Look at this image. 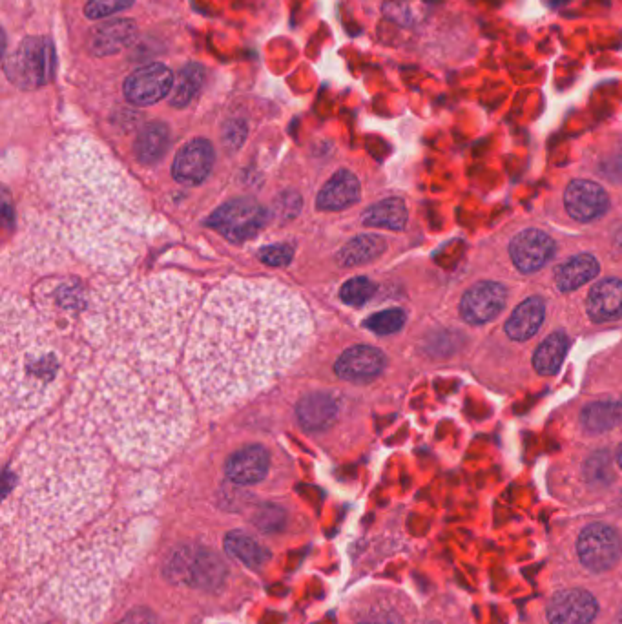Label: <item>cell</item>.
<instances>
[{"label":"cell","instance_id":"29","mask_svg":"<svg viewBox=\"0 0 622 624\" xmlns=\"http://www.w3.org/2000/svg\"><path fill=\"white\" fill-rule=\"evenodd\" d=\"M566 353H568V338H566V334H551L539 345L537 353L533 356V365L539 371V375H555L559 371L562 362H564Z\"/></svg>","mask_w":622,"mask_h":624},{"label":"cell","instance_id":"12","mask_svg":"<svg viewBox=\"0 0 622 624\" xmlns=\"http://www.w3.org/2000/svg\"><path fill=\"white\" fill-rule=\"evenodd\" d=\"M508 291L497 281H482L464 294L460 312L469 323H488L495 320L506 305Z\"/></svg>","mask_w":622,"mask_h":624},{"label":"cell","instance_id":"41","mask_svg":"<svg viewBox=\"0 0 622 624\" xmlns=\"http://www.w3.org/2000/svg\"><path fill=\"white\" fill-rule=\"evenodd\" d=\"M619 413H621V422H622V400L619 402Z\"/></svg>","mask_w":622,"mask_h":624},{"label":"cell","instance_id":"34","mask_svg":"<svg viewBox=\"0 0 622 624\" xmlns=\"http://www.w3.org/2000/svg\"><path fill=\"white\" fill-rule=\"evenodd\" d=\"M134 2L135 0H88L84 6V15L92 21H99L128 10Z\"/></svg>","mask_w":622,"mask_h":624},{"label":"cell","instance_id":"42","mask_svg":"<svg viewBox=\"0 0 622 624\" xmlns=\"http://www.w3.org/2000/svg\"><path fill=\"white\" fill-rule=\"evenodd\" d=\"M433 624H436V623H433Z\"/></svg>","mask_w":622,"mask_h":624},{"label":"cell","instance_id":"19","mask_svg":"<svg viewBox=\"0 0 622 624\" xmlns=\"http://www.w3.org/2000/svg\"><path fill=\"white\" fill-rule=\"evenodd\" d=\"M296 413L303 429L322 431L334 424L338 416V402L329 393H311L301 398Z\"/></svg>","mask_w":622,"mask_h":624},{"label":"cell","instance_id":"38","mask_svg":"<svg viewBox=\"0 0 622 624\" xmlns=\"http://www.w3.org/2000/svg\"><path fill=\"white\" fill-rule=\"evenodd\" d=\"M358 624H402V621L394 612H373L363 617Z\"/></svg>","mask_w":622,"mask_h":624},{"label":"cell","instance_id":"24","mask_svg":"<svg viewBox=\"0 0 622 624\" xmlns=\"http://www.w3.org/2000/svg\"><path fill=\"white\" fill-rule=\"evenodd\" d=\"M599 274V263L591 254H579L564 265H560L555 272V283L559 291L571 292L582 287L584 283L593 280Z\"/></svg>","mask_w":622,"mask_h":624},{"label":"cell","instance_id":"13","mask_svg":"<svg viewBox=\"0 0 622 624\" xmlns=\"http://www.w3.org/2000/svg\"><path fill=\"white\" fill-rule=\"evenodd\" d=\"M216 152L207 139H194L177 152L172 174L183 185H199L214 167Z\"/></svg>","mask_w":622,"mask_h":624},{"label":"cell","instance_id":"14","mask_svg":"<svg viewBox=\"0 0 622 624\" xmlns=\"http://www.w3.org/2000/svg\"><path fill=\"white\" fill-rule=\"evenodd\" d=\"M509 252L520 271L535 272L542 269L555 254V241L542 230L528 229L513 238Z\"/></svg>","mask_w":622,"mask_h":624},{"label":"cell","instance_id":"27","mask_svg":"<svg viewBox=\"0 0 622 624\" xmlns=\"http://www.w3.org/2000/svg\"><path fill=\"white\" fill-rule=\"evenodd\" d=\"M363 223L380 229L402 230L407 223V207L402 199H384L363 214Z\"/></svg>","mask_w":622,"mask_h":624},{"label":"cell","instance_id":"8","mask_svg":"<svg viewBox=\"0 0 622 624\" xmlns=\"http://www.w3.org/2000/svg\"><path fill=\"white\" fill-rule=\"evenodd\" d=\"M168 575L179 584L194 588H214L223 583L227 566L218 555L203 548L177 550L168 562Z\"/></svg>","mask_w":622,"mask_h":624},{"label":"cell","instance_id":"32","mask_svg":"<svg viewBox=\"0 0 622 624\" xmlns=\"http://www.w3.org/2000/svg\"><path fill=\"white\" fill-rule=\"evenodd\" d=\"M405 323V312L400 309L378 312L365 320V327L376 334L398 333Z\"/></svg>","mask_w":622,"mask_h":624},{"label":"cell","instance_id":"6","mask_svg":"<svg viewBox=\"0 0 622 624\" xmlns=\"http://www.w3.org/2000/svg\"><path fill=\"white\" fill-rule=\"evenodd\" d=\"M0 375V429L6 442L44 415L63 385V356L44 316L10 292L0 309Z\"/></svg>","mask_w":622,"mask_h":624},{"label":"cell","instance_id":"37","mask_svg":"<svg viewBox=\"0 0 622 624\" xmlns=\"http://www.w3.org/2000/svg\"><path fill=\"white\" fill-rule=\"evenodd\" d=\"M258 528L265 531H276L283 524V511L280 508H265L258 515Z\"/></svg>","mask_w":622,"mask_h":624},{"label":"cell","instance_id":"1","mask_svg":"<svg viewBox=\"0 0 622 624\" xmlns=\"http://www.w3.org/2000/svg\"><path fill=\"white\" fill-rule=\"evenodd\" d=\"M150 216L134 179L103 148L72 139L35 172L22 214V260L33 267L79 261L123 274L145 247Z\"/></svg>","mask_w":622,"mask_h":624},{"label":"cell","instance_id":"9","mask_svg":"<svg viewBox=\"0 0 622 624\" xmlns=\"http://www.w3.org/2000/svg\"><path fill=\"white\" fill-rule=\"evenodd\" d=\"M267 221V210L254 199H234L219 207L210 218L208 227L219 230L230 241L249 240L260 232Z\"/></svg>","mask_w":622,"mask_h":624},{"label":"cell","instance_id":"7","mask_svg":"<svg viewBox=\"0 0 622 624\" xmlns=\"http://www.w3.org/2000/svg\"><path fill=\"white\" fill-rule=\"evenodd\" d=\"M4 70L11 83L22 90L41 88L52 79L55 70L52 42L42 37L24 39L6 61Z\"/></svg>","mask_w":622,"mask_h":624},{"label":"cell","instance_id":"17","mask_svg":"<svg viewBox=\"0 0 622 624\" xmlns=\"http://www.w3.org/2000/svg\"><path fill=\"white\" fill-rule=\"evenodd\" d=\"M385 356L369 345H356L347 349L334 365L336 375L349 382H365L384 371Z\"/></svg>","mask_w":622,"mask_h":624},{"label":"cell","instance_id":"35","mask_svg":"<svg viewBox=\"0 0 622 624\" xmlns=\"http://www.w3.org/2000/svg\"><path fill=\"white\" fill-rule=\"evenodd\" d=\"M247 132H249V128H247V123L243 119H232L225 126V130H223V141H225L227 148L236 150V148L243 145Z\"/></svg>","mask_w":622,"mask_h":624},{"label":"cell","instance_id":"4","mask_svg":"<svg viewBox=\"0 0 622 624\" xmlns=\"http://www.w3.org/2000/svg\"><path fill=\"white\" fill-rule=\"evenodd\" d=\"M64 413L134 466L176 455L196 424L187 391L170 371L117 360L84 365Z\"/></svg>","mask_w":622,"mask_h":624},{"label":"cell","instance_id":"22","mask_svg":"<svg viewBox=\"0 0 622 624\" xmlns=\"http://www.w3.org/2000/svg\"><path fill=\"white\" fill-rule=\"evenodd\" d=\"M546 305L542 298H528L526 302L520 303L519 307L509 316L506 323V333L511 340L526 342L539 333L540 325L544 322Z\"/></svg>","mask_w":622,"mask_h":624},{"label":"cell","instance_id":"36","mask_svg":"<svg viewBox=\"0 0 622 624\" xmlns=\"http://www.w3.org/2000/svg\"><path fill=\"white\" fill-rule=\"evenodd\" d=\"M261 260L272 267H285L292 261V250L285 245H272L261 250Z\"/></svg>","mask_w":622,"mask_h":624},{"label":"cell","instance_id":"33","mask_svg":"<svg viewBox=\"0 0 622 624\" xmlns=\"http://www.w3.org/2000/svg\"><path fill=\"white\" fill-rule=\"evenodd\" d=\"M374 292H376V287L373 281L367 278H353L343 285L340 296H342L343 303L360 307L373 298Z\"/></svg>","mask_w":622,"mask_h":624},{"label":"cell","instance_id":"21","mask_svg":"<svg viewBox=\"0 0 622 624\" xmlns=\"http://www.w3.org/2000/svg\"><path fill=\"white\" fill-rule=\"evenodd\" d=\"M135 22L130 19H115L104 22L92 35V52L95 55H114L123 52L135 39Z\"/></svg>","mask_w":622,"mask_h":624},{"label":"cell","instance_id":"25","mask_svg":"<svg viewBox=\"0 0 622 624\" xmlns=\"http://www.w3.org/2000/svg\"><path fill=\"white\" fill-rule=\"evenodd\" d=\"M168 146H170L168 126L159 121L148 123L135 139V156L145 165H154L165 156Z\"/></svg>","mask_w":622,"mask_h":624},{"label":"cell","instance_id":"28","mask_svg":"<svg viewBox=\"0 0 622 624\" xmlns=\"http://www.w3.org/2000/svg\"><path fill=\"white\" fill-rule=\"evenodd\" d=\"M203 83H205V68L201 64L190 63L183 66V70L177 73L176 83L170 94V104L176 108H185L196 99Z\"/></svg>","mask_w":622,"mask_h":624},{"label":"cell","instance_id":"15","mask_svg":"<svg viewBox=\"0 0 622 624\" xmlns=\"http://www.w3.org/2000/svg\"><path fill=\"white\" fill-rule=\"evenodd\" d=\"M595 615V597L579 588L557 593L548 606V619L551 624H590Z\"/></svg>","mask_w":622,"mask_h":624},{"label":"cell","instance_id":"5","mask_svg":"<svg viewBox=\"0 0 622 624\" xmlns=\"http://www.w3.org/2000/svg\"><path fill=\"white\" fill-rule=\"evenodd\" d=\"M197 303V283L177 272L104 285L88 305V345L103 360L170 371Z\"/></svg>","mask_w":622,"mask_h":624},{"label":"cell","instance_id":"40","mask_svg":"<svg viewBox=\"0 0 622 624\" xmlns=\"http://www.w3.org/2000/svg\"><path fill=\"white\" fill-rule=\"evenodd\" d=\"M617 458H619V464H621V468H622V446H621V449H619V455H617Z\"/></svg>","mask_w":622,"mask_h":624},{"label":"cell","instance_id":"16","mask_svg":"<svg viewBox=\"0 0 622 624\" xmlns=\"http://www.w3.org/2000/svg\"><path fill=\"white\" fill-rule=\"evenodd\" d=\"M564 203L571 218L577 221H593V219L601 218L602 214L608 210L610 201L601 185L586 181V179H577L566 188Z\"/></svg>","mask_w":622,"mask_h":624},{"label":"cell","instance_id":"30","mask_svg":"<svg viewBox=\"0 0 622 624\" xmlns=\"http://www.w3.org/2000/svg\"><path fill=\"white\" fill-rule=\"evenodd\" d=\"M385 247H387L385 240L380 236H374V234L358 236L343 247L340 252V263L345 267L369 263V261L376 260L380 254H384Z\"/></svg>","mask_w":622,"mask_h":624},{"label":"cell","instance_id":"10","mask_svg":"<svg viewBox=\"0 0 622 624\" xmlns=\"http://www.w3.org/2000/svg\"><path fill=\"white\" fill-rule=\"evenodd\" d=\"M621 537L606 524H591L584 528L577 542V553L581 562L591 572H604L613 568L621 557Z\"/></svg>","mask_w":622,"mask_h":624},{"label":"cell","instance_id":"11","mask_svg":"<svg viewBox=\"0 0 622 624\" xmlns=\"http://www.w3.org/2000/svg\"><path fill=\"white\" fill-rule=\"evenodd\" d=\"M174 83V73L165 64H146L128 75L123 90L126 99L135 106H150L172 94Z\"/></svg>","mask_w":622,"mask_h":624},{"label":"cell","instance_id":"20","mask_svg":"<svg viewBox=\"0 0 622 624\" xmlns=\"http://www.w3.org/2000/svg\"><path fill=\"white\" fill-rule=\"evenodd\" d=\"M588 314L597 323L613 322L622 316V281L597 283L588 298Z\"/></svg>","mask_w":622,"mask_h":624},{"label":"cell","instance_id":"31","mask_svg":"<svg viewBox=\"0 0 622 624\" xmlns=\"http://www.w3.org/2000/svg\"><path fill=\"white\" fill-rule=\"evenodd\" d=\"M621 422L619 404L613 402H595L582 411V424L593 433H602Z\"/></svg>","mask_w":622,"mask_h":624},{"label":"cell","instance_id":"18","mask_svg":"<svg viewBox=\"0 0 622 624\" xmlns=\"http://www.w3.org/2000/svg\"><path fill=\"white\" fill-rule=\"evenodd\" d=\"M269 453L261 446L239 449L227 462V475L236 484H258L269 471Z\"/></svg>","mask_w":622,"mask_h":624},{"label":"cell","instance_id":"3","mask_svg":"<svg viewBox=\"0 0 622 624\" xmlns=\"http://www.w3.org/2000/svg\"><path fill=\"white\" fill-rule=\"evenodd\" d=\"M311 338V311L298 292L274 280L221 281L188 336L190 391L207 411L239 406L285 375Z\"/></svg>","mask_w":622,"mask_h":624},{"label":"cell","instance_id":"39","mask_svg":"<svg viewBox=\"0 0 622 624\" xmlns=\"http://www.w3.org/2000/svg\"><path fill=\"white\" fill-rule=\"evenodd\" d=\"M121 624H157V619L148 610H134L126 615Z\"/></svg>","mask_w":622,"mask_h":624},{"label":"cell","instance_id":"26","mask_svg":"<svg viewBox=\"0 0 622 624\" xmlns=\"http://www.w3.org/2000/svg\"><path fill=\"white\" fill-rule=\"evenodd\" d=\"M225 550L230 557H234L236 561L241 562L247 568H261L265 562L269 561V550L263 548L260 542L252 539L243 531H232L225 539Z\"/></svg>","mask_w":622,"mask_h":624},{"label":"cell","instance_id":"23","mask_svg":"<svg viewBox=\"0 0 622 624\" xmlns=\"http://www.w3.org/2000/svg\"><path fill=\"white\" fill-rule=\"evenodd\" d=\"M358 198H360V181L351 172L340 170L322 188L318 196V207L322 210H342L351 207Z\"/></svg>","mask_w":622,"mask_h":624},{"label":"cell","instance_id":"2","mask_svg":"<svg viewBox=\"0 0 622 624\" xmlns=\"http://www.w3.org/2000/svg\"><path fill=\"white\" fill-rule=\"evenodd\" d=\"M112 499L99 438L72 422L39 427L4 471L2 559L22 588L50 572L64 544Z\"/></svg>","mask_w":622,"mask_h":624}]
</instances>
